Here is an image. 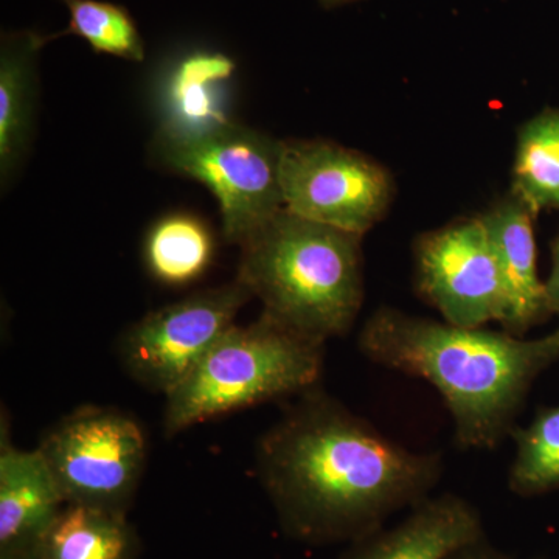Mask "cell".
I'll list each match as a JSON object with an SVG mask.
<instances>
[{"instance_id": "cell-16", "label": "cell", "mask_w": 559, "mask_h": 559, "mask_svg": "<svg viewBox=\"0 0 559 559\" xmlns=\"http://www.w3.org/2000/svg\"><path fill=\"white\" fill-rule=\"evenodd\" d=\"M213 235L201 219L171 215L160 219L145 240V263L153 277L168 286H183L209 270Z\"/></svg>"}, {"instance_id": "cell-11", "label": "cell", "mask_w": 559, "mask_h": 559, "mask_svg": "<svg viewBox=\"0 0 559 559\" xmlns=\"http://www.w3.org/2000/svg\"><path fill=\"white\" fill-rule=\"evenodd\" d=\"M479 510L460 496H428L393 527H381L349 543L342 559H448L484 538Z\"/></svg>"}, {"instance_id": "cell-15", "label": "cell", "mask_w": 559, "mask_h": 559, "mask_svg": "<svg viewBox=\"0 0 559 559\" xmlns=\"http://www.w3.org/2000/svg\"><path fill=\"white\" fill-rule=\"evenodd\" d=\"M237 64L221 51L198 50L171 69L165 84L168 119L179 130H202L230 120L223 108L221 87L229 83Z\"/></svg>"}, {"instance_id": "cell-3", "label": "cell", "mask_w": 559, "mask_h": 559, "mask_svg": "<svg viewBox=\"0 0 559 559\" xmlns=\"http://www.w3.org/2000/svg\"><path fill=\"white\" fill-rule=\"evenodd\" d=\"M360 240L283 209L240 246L237 280L261 312L326 344L352 330L362 307Z\"/></svg>"}, {"instance_id": "cell-9", "label": "cell", "mask_w": 559, "mask_h": 559, "mask_svg": "<svg viewBox=\"0 0 559 559\" xmlns=\"http://www.w3.org/2000/svg\"><path fill=\"white\" fill-rule=\"evenodd\" d=\"M415 277L419 294L444 322L465 329L502 322L506 301L498 260L480 218L457 221L419 237Z\"/></svg>"}, {"instance_id": "cell-20", "label": "cell", "mask_w": 559, "mask_h": 559, "mask_svg": "<svg viewBox=\"0 0 559 559\" xmlns=\"http://www.w3.org/2000/svg\"><path fill=\"white\" fill-rule=\"evenodd\" d=\"M544 288L550 316H557L559 319V230L551 242V267L549 277L544 282Z\"/></svg>"}, {"instance_id": "cell-6", "label": "cell", "mask_w": 559, "mask_h": 559, "mask_svg": "<svg viewBox=\"0 0 559 559\" xmlns=\"http://www.w3.org/2000/svg\"><path fill=\"white\" fill-rule=\"evenodd\" d=\"M39 451L66 503L128 513L146 463L138 419L114 407L83 406L47 432Z\"/></svg>"}, {"instance_id": "cell-4", "label": "cell", "mask_w": 559, "mask_h": 559, "mask_svg": "<svg viewBox=\"0 0 559 559\" xmlns=\"http://www.w3.org/2000/svg\"><path fill=\"white\" fill-rule=\"evenodd\" d=\"M325 344L261 312L249 325L235 323L189 378L167 396L168 437L230 412L301 395L322 377Z\"/></svg>"}, {"instance_id": "cell-5", "label": "cell", "mask_w": 559, "mask_h": 559, "mask_svg": "<svg viewBox=\"0 0 559 559\" xmlns=\"http://www.w3.org/2000/svg\"><path fill=\"white\" fill-rule=\"evenodd\" d=\"M282 140L234 120L202 130L162 124L154 156L167 170L207 187L219 205L223 235L238 248L283 210Z\"/></svg>"}, {"instance_id": "cell-8", "label": "cell", "mask_w": 559, "mask_h": 559, "mask_svg": "<svg viewBox=\"0 0 559 559\" xmlns=\"http://www.w3.org/2000/svg\"><path fill=\"white\" fill-rule=\"evenodd\" d=\"M250 299V290L235 278L148 312L121 334V366L142 388L170 395Z\"/></svg>"}, {"instance_id": "cell-7", "label": "cell", "mask_w": 559, "mask_h": 559, "mask_svg": "<svg viewBox=\"0 0 559 559\" xmlns=\"http://www.w3.org/2000/svg\"><path fill=\"white\" fill-rule=\"evenodd\" d=\"M283 207L300 218L364 237L393 200V180L378 162L325 140H283Z\"/></svg>"}, {"instance_id": "cell-14", "label": "cell", "mask_w": 559, "mask_h": 559, "mask_svg": "<svg viewBox=\"0 0 559 559\" xmlns=\"http://www.w3.org/2000/svg\"><path fill=\"white\" fill-rule=\"evenodd\" d=\"M127 514L68 503L39 543L40 559H139Z\"/></svg>"}, {"instance_id": "cell-13", "label": "cell", "mask_w": 559, "mask_h": 559, "mask_svg": "<svg viewBox=\"0 0 559 559\" xmlns=\"http://www.w3.org/2000/svg\"><path fill=\"white\" fill-rule=\"evenodd\" d=\"M35 32L2 36L0 46V176L5 187L25 159L38 100V58L47 40Z\"/></svg>"}, {"instance_id": "cell-12", "label": "cell", "mask_w": 559, "mask_h": 559, "mask_svg": "<svg viewBox=\"0 0 559 559\" xmlns=\"http://www.w3.org/2000/svg\"><path fill=\"white\" fill-rule=\"evenodd\" d=\"M2 425L0 443V550L39 546L68 503L39 448H14Z\"/></svg>"}, {"instance_id": "cell-17", "label": "cell", "mask_w": 559, "mask_h": 559, "mask_svg": "<svg viewBox=\"0 0 559 559\" xmlns=\"http://www.w3.org/2000/svg\"><path fill=\"white\" fill-rule=\"evenodd\" d=\"M513 193L540 210H559V109H544L521 128Z\"/></svg>"}, {"instance_id": "cell-18", "label": "cell", "mask_w": 559, "mask_h": 559, "mask_svg": "<svg viewBox=\"0 0 559 559\" xmlns=\"http://www.w3.org/2000/svg\"><path fill=\"white\" fill-rule=\"evenodd\" d=\"M514 459L509 488L521 498H536L559 489V404L536 411L527 426L510 432Z\"/></svg>"}, {"instance_id": "cell-22", "label": "cell", "mask_w": 559, "mask_h": 559, "mask_svg": "<svg viewBox=\"0 0 559 559\" xmlns=\"http://www.w3.org/2000/svg\"><path fill=\"white\" fill-rule=\"evenodd\" d=\"M0 559H40L39 546L27 549L0 550Z\"/></svg>"}, {"instance_id": "cell-21", "label": "cell", "mask_w": 559, "mask_h": 559, "mask_svg": "<svg viewBox=\"0 0 559 559\" xmlns=\"http://www.w3.org/2000/svg\"><path fill=\"white\" fill-rule=\"evenodd\" d=\"M448 559H513L488 543L487 538L474 540L465 547L454 551Z\"/></svg>"}, {"instance_id": "cell-1", "label": "cell", "mask_w": 559, "mask_h": 559, "mask_svg": "<svg viewBox=\"0 0 559 559\" xmlns=\"http://www.w3.org/2000/svg\"><path fill=\"white\" fill-rule=\"evenodd\" d=\"M255 457L280 527L308 544L362 538L443 476L440 454L401 447L318 385L261 437Z\"/></svg>"}, {"instance_id": "cell-10", "label": "cell", "mask_w": 559, "mask_h": 559, "mask_svg": "<svg viewBox=\"0 0 559 559\" xmlns=\"http://www.w3.org/2000/svg\"><path fill=\"white\" fill-rule=\"evenodd\" d=\"M535 216L513 191L479 216L495 249L502 282L506 308L500 325L518 337L527 336L528 331L551 318L536 259Z\"/></svg>"}, {"instance_id": "cell-23", "label": "cell", "mask_w": 559, "mask_h": 559, "mask_svg": "<svg viewBox=\"0 0 559 559\" xmlns=\"http://www.w3.org/2000/svg\"><path fill=\"white\" fill-rule=\"evenodd\" d=\"M326 7L348 5V3L360 2V0H320Z\"/></svg>"}, {"instance_id": "cell-19", "label": "cell", "mask_w": 559, "mask_h": 559, "mask_svg": "<svg viewBox=\"0 0 559 559\" xmlns=\"http://www.w3.org/2000/svg\"><path fill=\"white\" fill-rule=\"evenodd\" d=\"M69 11L68 35L86 40L97 53L121 60H145V43L123 7L103 0H61Z\"/></svg>"}, {"instance_id": "cell-2", "label": "cell", "mask_w": 559, "mask_h": 559, "mask_svg": "<svg viewBox=\"0 0 559 559\" xmlns=\"http://www.w3.org/2000/svg\"><path fill=\"white\" fill-rule=\"evenodd\" d=\"M360 353L440 393L462 450H495L518 425L530 390L559 360V326L536 340L465 329L380 308L359 333Z\"/></svg>"}]
</instances>
